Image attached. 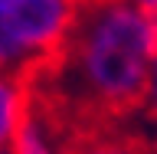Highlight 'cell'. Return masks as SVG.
<instances>
[{
    "mask_svg": "<svg viewBox=\"0 0 157 154\" xmlns=\"http://www.w3.org/2000/svg\"><path fill=\"white\" fill-rule=\"evenodd\" d=\"M56 154H151V144L128 125H101L66 135L56 141Z\"/></svg>",
    "mask_w": 157,
    "mask_h": 154,
    "instance_id": "7a4b0ae2",
    "label": "cell"
},
{
    "mask_svg": "<svg viewBox=\"0 0 157 154\" xmlns=\"http://www.w3.org/2000/svg\"><path fill=\"white\" fill-rule=\"evenodd\" d=\"M69 3H72V7L78 10V7H88V3H95V0H69Z\"/></svg>",
    "mask_w": 157,
    "mask_h": 154,
    "instance_id": "52a82bcc",
    "label": "cell"
},
{
    "mask_svg": "<svg viewBox=\"0 0 157 154\" xmlns=\"http://www.w3.org/2000/svg\"><path fill=\"white\" fill-rule=\"evenodd\" d=\"M75 23L69 0H0V76H23L49 59Z\"/></svg>",
    "mask_w": 157,
    "mask_h": 154,
    "instance_id": "6da1fadb",
    "label": "cell"
},
{
    "mask_svg": "<svg viewBox=\"0 0 157 154\" xmlns=\"http://www.w3.org/2000/svg\"><path fill=\"white\" fill-rule=\"evenodd\" d=\"M131 3H137V7L147 10V13H157V0H131Z\"/></svg>",
    "mask_w": 157,
    "mask_h": 154,
    "instance_id": "8992f818",
    "label": "cell"
},
{
    "mask_svg": "<svg viewBox=\"0 0 157 154\" xmlns=\"http://www.w3.org/2000/svg\"><path fill=\"white\" fill-rule=\"evenodd\" d=\"M10 151L13 154H56L49 144V135L43 121H39L36 108L29 102V92L23 89L20 98V112H17V125H13V138H10Z\"/></svg>",
    "mask_w": 157,
    "mask_h": 154,
    "instance_id": "3957f363",
    "label": "cell"
},
{
    "mask_svg": "<svg viewBox=\"0 0 157 154\" xmlns=\"http://www.w3.org/2000/svg\"><path fill=\"white\" fill-rule=\"evenodd\" d=\"M20 98H23V82L20 76H0V151L10 144L13 125H17Z\"/></svg>",
    "mask_w": 157,
    "mask_h": 154,
    "instance_id": "277c9868",
    "label": "cell"
},
{
    "mask_svg": "<svg viewBox=\"0 0 157 154\" xmlns=\"http://www.w3.org/2000/svg\"><path fill=\"white\" fill-rule=\"evenodd\" d=\"M95 3H111V0H95Z\"/></svg>",
    "mask_w": 157,
    "mask_h": 154,
    "instance_id": "ba28073f",
    "label": "cell"
},
{
    "mask_svg": "<svg viewBox=\"0 0 157 154\" xmlns=\"http://www.w3.org/2000/svg\"><path fill=\"white\" fill-rule=\"evenodd\" d=\"M147 108L157 118V59H154V72H151V98H147Z\"/></svg>",
    "mask_w": 157,
    "mask_h": 154,
    "instance_id": "5b68a950",
    "label": "cell"
}]
</instances>
